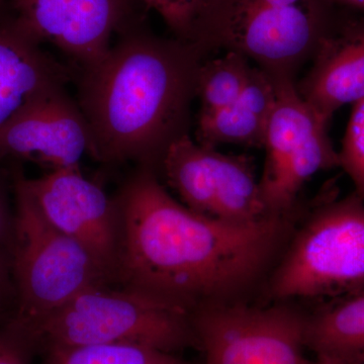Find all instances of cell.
I'll list each match as a JSON object with an SVG mask.
<instances>
[{
  "label": "cell",
  "mask_w": 364,
  "mask_h": 364,
  "mask_svg": "<svg viewBox=\"0 0 364 364\" xmlns=\"http://www.w3.org/2000/svg\"><path fill=\"white\" fill-rule=\"evenodd\" d=\"M117 282L191 316L249 303L267 284L309 205L260 221H220L189 210L139 166L116 200Z\"/></svg>",
  "instance_id": "1"
},
{
  "label": "cell",
  "mask_w": 364,
  "mask_h": 364,
  "mask_svg": "<svg viewBox=\"0 0 364 364\" xmlns=\"http://www.w3.org/2000/svg\"><path fill=\"white\" fill-rule=\"evenodd\" d=\"M208 58L195 46L155 35L144 20L119 33L100 61L76 73L91 156L158 173L172 143L189 135L198 71Z\"/></svg>",
  "instance_id": "2"
},
{
  "label": "cell",
  "mask_w": 364,
  "mask_h": 364,
  "mask_svg": "<svg viewBox=\"0 0 364 364\" xmlns=\"http://www.w3.org/2000/svg\"><path fill=\"white\" fill-rule=\"evenodd\" d=\"M364 291V200L324 191L299 221L263 291L272 303H327Z\"/></svg>",
  "instance_id": "3"
},
{
  "label": "cell",
  "mask_w": 364,
  "mask_h": 364,
  "mask_svg": "<svg viewBox=\"0 0 364 364\" xmlns=\"http://www.w3.org/2000/svg\"><path fill=\"white\" fill-rule=\"evenodd\" d=\"M330 0H210L200 49L237 52L273 78H291L311 61L331 25Z\"/></svg>",
  "instance_id": "4"
},
{
  "label": "cell",
  "mask_w": 364,
  "mask_h": 364,
  "mask_svg": "<svg viewBox=\"0 0 364 364\" xmlns=\"http://www.w3.org/2000/svg\"><path fill=\"white\" fill-rule=\"evenodd\" d=\"M32 333L40 352L48 347L104 344L144 345L176 354L200 348L191 316L124 287L85 289Z\"/></svg>",
  "instance_id": "5"
},
{
  "label": "cell",
  "mask_w": 364,
  "mask_h": 364,
  "mask_svg": "<svg viewBox=\"0 0 364 364\" xmlns=\"http://www.w3.org/2000/svg\"><path fill=\"white\" fill-rule=\"evenodd\" d=\"M14 193L11 264L16 308L11 318L32 332L78 294L109 286L112 280L81 244L46 219L18 178Z\"/></svg>",
  "instance_id": "6"
},
{
  "label": "cell",
  "mask_w": 364,
  "mask_h": 364,
  "mask_svg": "<svg viewBox=\"0 0 364 364\" xmlns=\"http://www.w3.org/2000/svg\"><path fill=\"white\" fill-rule=\"evenodd\" d=\"M272 78L277 97L267 124L259 186L272 214H289L304 205L299 193L309 179L338 168L339 154L328 134L330 123L301 100L296 80Z\"/></svg>",
  "instance_id": "7"
},
{
  "label": "cell",
  "mask_w": 364,
  "mask_h": 364,
  "mask_svg": "<svg viewBox=\"0 0 364 364\" xmlns=\"http://www.w3.org/2000/svg\"><path fill=\"white\" fill-rule=\"evenodd\" d=\"M159 170L181 203L198 214L232 223L279 215L263 202L254 163L246 155L223 154L186 135L172 143Z\"/></svg>",
  "instance_id": "8"
},
{
  "label": "cell",
  "mask_w": 364,
  "mask_h": 364,
  "mask_svg": "<svg viewBox=\"0 0 364 364\" xmlns=\"http://www.w3.org/2000/svg\"><path fill=\"white\" fill-rule=\"evenodd\" d=\"M306 314L291 303L213 306L191 315L205 364H299Z\"/></svg>",
  "instance_id": "9"
},
{
  "label": "cell",
  "mask_w": 364,
  "mask_h": 364,
  "mask_svg": "<svg viewBox=\"0 0 364 364\" xmlns=\"http://www.w3.org/2000/svg\"><path fill=\"white\" fill-rule=\"evenodd\" d=\"M136 0H11L9 14L40 44H50L79 71L109 52L112 38L143 20Z\"/></svg>",
  "instance_id": "10"
},
{
  "label": "cell",
  "mask_w": 364,
  "mask_h": 364,
  "mask_svg": "<svg viewBox=\"0 0 364 364\" xmlns=\"http://www.w3.org/2000/svg\"><path fill=\"white\" fill-rule=\"evenodd\" d=\"M18 181L46 219L81 244L117 282L119 224L114 200L85 177L80 167Z\"/></svg>",
  "instance_id": "11"
},
{
  "label": "cell",
  "mask_w": 364,
  "mask_h": 364,
  "mask_svg": "<svg viewBox=\"0 0 364 364\" xmlns=\"http://www.w3.org/2000/svg\"><path fill=\"white\" fill-rule=\"evenodd\" d=\"M90 135L66 85L55 86L0 132V158L35 163L48 172L80 167Z\"/></svg>",
  "instance_id": "12"
},
{
  "label": "cell",
  "mask_w": 364,
  "mask_h": 364,
  "mask_svg": "<svg viewBox=\"0 0 364 364\" xmlns=\"http://www.w3.org/2000/svg\"><path fill=\"white\" fill-rule=\"evenodd\" d=\"M296 81L299 97L327 123L340 107L364 97V18L335 23L326 31Z\"/></svg>",
  "instance_id": "13"
},
{
  "label": "cell",
  "mask_w": 364,
  "mask_h": 364,
  "mask_svg": "<svg viewBox=\"0 0 364 364\" xmlns=\"http://www.w3.org/2000/svg\"><path fill=\"white\" fill-rule=\"evenodd\" d=\"M43 46L9 11L0 16V132L46 91L75 80L77 71Z\"/></svg>",
  "instance_id": "14"
},
{
  "label": "cell",
  "mask_w": 364,
  "mask_h": 364,
  "mask_svg": "<svg viewBox=\"0 0 364 364\" xmlns=\"http://www.w3.org/2000/svg\"><path fill=\"white\" fill-rule=\"evenodd\" d=\"M304 344L321 364H364V291L306 314Z\"/></svg>",
  "instance_id": "15"
},
{
  "label": "cell",
  "mask_w": 364,
  "mask_h": 364,
  "mask_svg": "<svg viewBox=\"0 0 364 364\" xmlns=\"http://www.w3.org/2000/svg\"><path fill=\"white\" fill-rule=\"evenodd\" d=\"M253 66L250 60L237 52L208 58L198 71L196 98L198 114H207L235 104L245 87Z\"/></svg>",
  "instance_id": "16"
},
{
  "label": "cell",
  "mask_w": 364,
  "mask_h": 364,
  "mask_svg": "<svg viewBox=\"0 0 364 364\" xmlns=\"http://www.w3.org/2000/svg\"><path fill=\"white\" fill-rule=\"evenodd\" d=\"M268 121L235 102L218 111L198 114L196 142L210 148L222 144L263 148Z\"/></svg>",
  "instance_id": "17"
},
{
  "label": "cell",
  "mask_w": 364,
  "mask_h": 364,
  "mask_svg": "<svg viewBox=\"0 0 364 364\" xmlns=\"http://www.w3.org/2000/svg\"><path fill=\"white\" fill-rule=\"evenodd\" d=\"M41 364H193L176 353L136 344L48 347Z\"/></svg>",
  "instance_id": "18"
},
{
  "label": "cell",
  "mask_w": 364,
  "mask_h": 364,
  "mask_svg": "<svg viewBox=\"0 0 364 364\" xmlns=\"http://www.w3.org/2000/svg\"><path fill=\"white\" fill-rule=\"evenodd\" d=\"M154 9L173 38L200 49L203 25L210 0H136Z\"/></svg>",
  "instance_id": "19"
},
{
  "label": "cell",
  "mask_w": 364,
  "mask_h": 364,
  "mask_svg": "<svg viewBox=\"0 0 364 364\" xmlns=\"http://www.w3.org/2000/svg\"><path fill=\"white\" fill-rule=\"evenodd\" d=\"M338 154L339 167L351 179L353 193L364 200V97L353 105Z\"/></svg>",
  "instance_id": "20"
},
{
  "label": "cell",
  "mask_w": 364,
  "mask_h": 364,
  "mask_svg": "<svg viewBox=\"0 0 364 364\" xmlns=\"http://www.w3.org/2000/svg\"><path fill=\"white\" fill-rule=\"evenodd\" d=\"M39 345L33 333L11 318L0 328V364H33Z\"/></svg>",
  "instance_id": "21"
},
{
  "label": "cell",
  "mask_w": 364,
  "mask_h": 364,
  "mask_svg": "<svg viewBox=\"0 0 364 364\" xmlns=\"http://www.w3.org/2000/svg\"><path fill=\"white\" fill-rule=\"evenodd\" d=\"M16 242V212L7 198L6 188L0 178V250L13 255Z\"/></svg>",
  "instance_id": "22"
},
{
  "label": "cell",
  "mask_w": 364,
  "mask_h": 364,
  "mask_svg": "<svg viewBox=\"0 0 364 364\" xmlns=\"http://www.w3.org/2000/svg\"><path fill=\"white\" fill-rule=\"evenodd\" d=\"M13 294H16L11 256L0 250V317L6 310L7 303Z\"/></svg>",
  "instance_id": "23"
},
{
  "label": "cell",
  "mask_w": 364,
  "mask_h": 364,
  "mask_svg": "<svg viewBox=\"0 0 364 364\" xmlns=\"http://www.w3.org/2000/svg\"><path fill=\"white\" fill-rule=\"evenodd\" d=\"M330 1H331L332 4L333 2H336V4H342V6L364 11V0H330Z\"/></svg>",
  "instance_id": "24"
},
{
  "label": "cell",
  "mask_w": 364,
  "mask_h": 364,
  "mask_svg": "<svg viewBox=\"0 0 364 364\" xmlns=\"http://www.w3.org/2000/svg\"><path fill=\"white\" fill-rule=\"evenodd\" d=\"M9 1L11 0H0V16L6 14L9 11Z\"/></svg>",
  "instance_id": "25"
},
{
  "label": "cell",
  "mask_w": 364,
  "mask_h": 364,
  "mask_svg": "<svg viewBox=\"0 0 364 364\" xmlns=\"http://www.w3.org/2000/svg\"><path fill=\"white\" fill-rule=\"evenodd\" d=\"M299 364H321L318 363V361H316L315 359H308L306 358L305 356H303V358L301 359V363Z\"/></svg>",
  "instance_id": "26"
}]
</instances>
